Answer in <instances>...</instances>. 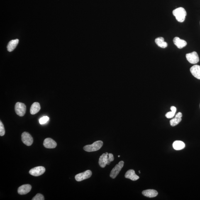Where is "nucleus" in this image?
I'll use <instances>...</instances> for the list:
<instances>
[{"mask_svg": "<svg viewBox=\"0 0 200 200\" xmlns=\"http://www.w3.org/2000/svg\"><path fill=\"white\" fill-rule=\"evenodd\" d=\"M173 14L175 17L176 19L180 22H183L185 20L187 13L185 9L179 7L173 11Z\"/></svg>", "mask_w": 200, "mask_h": 200, "instance_id": "nucleus-1", "label": "nucleus"}, {"mask_svg": "<svg viewBox=\"0 0 200 200\" xmlns=\"http://www.w3.org/2000/svg\"><path fill=\"white\" fill-rule=\"evenodd\" d=\"M103 142L101 140L95 142L91 145H86L84 147V150L88 152L96 151L100 150L102 147Z\"/></svg>", "mask_w": 200, "mask_h": 200, "instance_id": "nucleus-2", "label": "nucleus"}, {"mask_svg": "<svg viewBox=\"0 0 200 200\" xmlns=\"http://www.w3.org/2000/svg\"><path fill=\"white\" fill-rule=\"evenodd\" d=\"M15 109L16 114L20 116H24L26 113V106L22 103H16L15 104Z\"/></svg>", "mask_w": 200, "mask_h": 200, "instance_id": "nucleus-3", "label": "nucleus"}, {"mask_svg": "<svg viewBox=\"0 0 200 200\" xmlns=\"http://www.w3.org/2000/svg\"><path fill=\"white\" fill-rule=\"evenodd\" d=\"M124 164V162L123 161H121L118 164L115 166L112 170L110 174V177L112 178L115 179L116 177L119 174L120 171L121 170L122 168L123 167Z\"/></svg>", "mask_w": 200, "mask_h": 200, "instance_id": "nucleus-4", "label": "nucleus"}, {"mask_svg": "<svg viewBox=\"0 0 200 200\" xmlns=\"http://www.w3.org/2000/svg\"><path fill=\"white\" fill-rule=\"evenodd\" d=\"M186 57L188 61L191 64H197L199 61V56L197 52H196L194 51L191 53L186 54Z\"/></svg>", "mask_w": 200, "mask_h": 200, "instance_id": "nucleus-5", "label": "nucleus"}, {"mask_svg": "<svg viewBox=\"0 0 200 200\" xmlns=\"http://www.w3.org/2000/svg\"><path fill=\"white\" fill-rule=\"evenodd\" d=\"M22 140L25 145L30 146L33 143V138L30 134L27 132H24L22 135Z\"/></svg>", "mask_w": 200, "mask_h": 200, "instance_id": "nucleus-6", "label": "nucleus"}, {"mask_svg": "<svg viewBox=\"0 0 200 200\" xmlns=\"http://www.w3.org/2000/svg\"><path fill=\"white\" fill-rule=\"evenodd\" d=\"M92 175V172L90 170H87L83 173L77 174L75 176V179L78 182L84 180L89 178Z\"/></svg>", "mask_w": 200, "mask_h": 200, "instance_id": "nucleus-7", "label": "nucleus"}, {"mask_svg": "<svg viewBox=\"0 0 200 200\" xmlns=\"http://www.w3.org/2000/svg\"><path fill=\"white\" fill-rule=\"evenodd\" d=\"M45 172V168L43 167H38L30 169L29 173L35 177H38L42 175Z\"/></svg>", "mask_w": 200, "mask_h": 200, "instance_id": "nucleus-8", "label": "nucleus"}, {"mask_svg": "<svg viewBox=\"0 0 200 200\" xmlns=\"http://www.w3.org/2000/svg\"><path fill=\"white\" fill-rule=\"evenodd\" d=\"M31 189L32 186L30 184H23L18 188V192L20 195H26L29 192Z\"/></svg>", "mask_w": 200, "mask_h": 200, "instance_id": "nucleus-9", "label": "nucleus"}, {"mask_svg": "<svg viewBox=\"0 0 200 200\" xmlns=\"http://www.w3.org/2000/svg\"><path fill=\"white\" fill-rule=\"evenodd\" d=\"M43 145L46 148L53 149L57 146V143L52 139L47 138L45 139L43 142Z\"/></svg>", "mask_w": 200, "mask_h": 200, "instance_id": "nucleus-10", "label": "nucleus"}, {"mask_svg": "<svg viewBox=\"0 0 200 200\" xmlns=\"http://www.w3.org/2000/svg\"><path fill=\"white\" fill-rule=\"evenodd\" d=\"M173 42L174 44L179 49H182L186 47L187 44L185 40H181L178 37H176L174 39Z\"/></svg>", "mask_w": 200, "mask_h": 200, "instance_id": "nucleus-11", "label": "nucleus"}, {"mask_svg": "<svg viewBox=\"0 0 200 200\" xmlns=\"http://www.w3.org/2000/svg\"><path fill=\"white\" fill-rule=\"evenodd\" d=\"M109 153L106 152L103 153L100 157L99 161V164L100 167L104 168L107 165L108 157Z\"/></svg>", "mask_w": 200, "mask_h": 200, "instance_id": "nucleus-12", "label": "nucleus"}, {"mask_svg": "<svg viewBox=\"0 0 200 200\" xmlns=\"http://www.w3.org/2000/svg\"><path fill=\"white\" fill-rule=\"evenodd\" d=\"M125 177L126 178L131 179L133 181H136L140 178V177L135 174V171L133 169H130L127 171Z\"/></svg>", "mask_w": 200, "mask_h": 200, "instance_id": "nucleus-13", "label": "nucleus"}, {"mask_svg": "<svg viewBox=\"0 0 200 200\" xmlns=\"http://www.w3.org/2000/svg\"><path fill=\"white\" fill-rule=\"evenodd\" d=\"M191 73L196 78L200 80V66L198 65L193 66L190 68Z\"/></svg>", "mask_w": 200, "mask_h": 200, "instance_id": "nucleus-14", "label": "nucleus"}, {"mask_svg": "<svg viewBox=\"0 0 200 200\" xmlns=\"http://www.w3.org/2000/svg\"><path fill=\"white\" fill-rule=\"evenodd\" d=\"M182 114L181 112L178 113L176 115L175 117L171 120L170 121V125L171 126H174L178 124L182 121Z\"/></svg>", "mask_w": 200, "mask_h": 200, "instance_id": "nucleus-15", "label": "nucleus"}, {"mask_svg": "<svg viewBox=\"0 0 200 200\" xmlns=\"http://www.w3.org/2000/svg\"><path fill=\"white\" fill-rule=\"evenodd\" d=\"M142 194L144 196L148 198H154L158 195V192L157 191L153 189H148L143 191Z\"/></svg>", "mask_w": 200, "mask_h": 200, "instance_id": "nucleus-16", "label": "nucleus"}, {"mask_svg": "<svg viewBox=\"0 0 200 200\" xmlns=\"http://www.w3.org/2000/svg\"><path fill=\"white\" fill-rule=\"evenodd\" d=\"M19 40L18 39L11 40L8 43L7 46V50L8 51L11 52L14 50L17 46Z\"/></svg>", "mask_w": 200, "mask_h": 200, "instance_id": "nucleus-17", "label": "nucleus"}, {"mask_svg": "<svg viewBox=\"0 0 200 200\" xmlns=\"http://www.w3.org/2000/svg\"><path fill=\"white\" fill-rule=\"evenodd\" d=\"M40 109V103L38 102L33 103L30 109V113L32 115H35L38 113Z\"/></svg>", "mask_w": 200, "mask_h": 200, "instance_id": "nucleus-18", "label": "nucleus"}, {"mask_svg": "<svg viewBox=\"0 0 200 200\" xmlns=\"http://www.w3.org/2000/svg\"><path fill=\"white\" fill-rule=\"evenodd\" d=\"M155 42L158 47L162 48H165L167 46V43L164 41V39L163 37H158L156 38Z\"/></svg>", "mask_w": 200, "mask_h": 200, "instance_id": "nucleus-19", "label": "nucleus"}, {"mask_svg": "<svg viewBox=\"0 0 200 200\" xmlns=\"http://www.w3.org/2000/svg\"><path fill=\"white\" fill-rule=\"evenodd\" d=\"M185 144L182 141L177 140L174 142L173 147L176 150H180L184 149L185 147Z\"/></svg>", "mask_w": 200, "mask_h": 200, "instance_id": "nucleus-20", "label": "nucleus"}, {"mask_svg": "<svg viewBox=\"0 0 200 200\" xmlns=\"http://www.w3.org/2000/svg\"><path fill=\"white\" fill-rule=\"evenodd\" d=\"M171 111L168 112L165 115L166 117L167 118H173L175 115L176 111H177V108L174 106L171 107Z\"/></svg>", "mask_w": 200, "mask_h": 200, "instance_id": "nucleus-21", "label": "nucleus"}, {"mask_svg": "<svg viewBox=\"0 0 200 200\" xmlns=\"http://www.w3.org/2000/svg\"><path fill=\"white\" fill-rule=\"evenodd\" d=\"M49 119H50V118L48 116H44L42 117L40 119V123L41 125L44 124L49 121Z\"/></svg>", "mask_w": 200, "mask_h": 200, "instance_id": "nucleus-22", "label": "nucleus"}, {"mask_svg": "<svg viewBox=\"0 0 200 200\" xmlns=\"http://www.w3.org/2000/svg\"><path fill=\"white\" fill-rule=\"evenodd\" d=\"M5 130L2 122L1 121H0V136H3L5 134Z\"/></svg>", "mask_w": 200, "mask_h": 200, "instance_id": "nucleus-23", "label": "nucleus"}, {"mask_svg": "<svg viewBox=\"0 0 200 200\" xmlns=\"http://www.w3.org/2000/svg\"><path fill=\"white\" fill-rule=\"evenodd\" d=\"M33 200H45L44 197L43 195L38 194L36 195L35 197L33 198L32 199Z\"/></svg>", "mask_w": 200, "mask_h": 200, "instance_id": "nucleus-24", "label": "nucleus"}, {"mask_svg": "<svg viewBox=\"0 0 200 200\" xmlns=\"http://www.w3.org/2000/svg\"><path fill=\"white\" fill-rule=\"evenodd\" d=\"M114 160V157L112 154L109 153L108 157L107 165H109L111 162L113 161Z\"/></svg>", "mask_w": 200, "mask_h": 200, "instance_id": "nucleus-25", "label": "nucleus"}, {"mask_svg": "<svg viewBox=\"0 0 200 200\" xmlns=\"http://www.w3.org/2000/svg\"><path fill=\"white\" fill-rule=\"evenodd\" d=\"M120 157V155H119V156H118V157Z\"/></svg>", "mask_w": 200, "mask_h": 200, "instance_id": "nucleus-26", "label": "nucleus"}]
</instances>
